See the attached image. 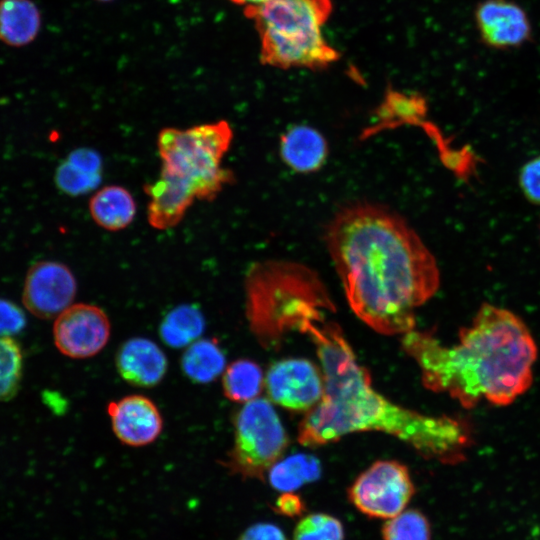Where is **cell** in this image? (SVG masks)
I'll use <instances>...</instances> for the list:
<instances>
[{"label":"cell","mask_w":540,"mask_h":540,"mask_svg":"<svg viewBox=\"0 0 540 540\" xmlns=\"http://www.w3.org/2000/svg\"><path fill=\"white\" fill-rule=\"evenodd\" d=\"M325 243L356 316L384 335L415 327V311L440 284L434 255L413 228L380 205L341 209Z\"/></svg>","instance_id":"cell-1"},{"label":"cell","mask_w":540,"mask_h":540,"mask_svg":"<svg viewBox=\"0 0 540 540\" xmlns=\"http://www.w3.org/2000/svg\"><path fill=\"white\" fill-rule=\"evenodd\" d=\"M320 314L298 332L316 347L324 380L321 400L301 420L297 440L315 447L357 432H382L405 442L420 456L442 464L466 459L473 442L469 423L447 415H427L400 406L376 391L340 326Z\"/></svg>","instance_id":"cell-2"},{"label":"cell","mask_w":540,"mask_h":540,"mask_svg":"<svg viewBox=\"0 0 540 540\" xmlns=\"http://www.w3.org/2000/svg\"><path fill=\"white\" fill-rule=\"evenodd\" d=\"M401 343L419 366L424 386L449 394L465 408L482 398L510 405L533 382L538 349L530 330L518 315L490 303L479 307L452 347L414 329L403 334Z\"/></svg>","instance_id":"cell-3"},{"label":"cell","mask_w":540,"mask_h":540,"mask_svg":"<svg viewBox=\"0 0 540 540\" xmlns=\"http://www.w3.org/2000/svg\"><path fill=\"white\" fill-rule=\"evenodd\" d=\"M245 311L261 346L275 349L307 316L334 310L328 291L309 267L284 260L253 263L246 272Z\"/></svg>","instance_id":"cell-4"},{"label":"cell","mask_w":540,"mask_h":540,"mask_svg":"<svg viewBox=\"0 0 540 540\" xmlns=\"http://www.w3.org/2000/svg\"><path fill=\"white\" fill-rule=\"evenodd\" d=\"M331 0H268L246 8L260 35L261 62L280 69H323L339 52L323 36Z\"/></svg>","instance_id":"cell-5"},{"label":"cell","mask_w":540,"mask_h":540,"mask_svg":"<svg viewBox=\"0 0 540 540\" xmlns=\"http://www.w3.org/2000/svg\"><path fill=\"white\" fill-rule=\"evenodd\" d=\"M232 139L233 131L224 120L186 129L163 128L157 137L160 172L179 180L196 200L212 201L234 182L232 171L222 167Z\"/></svg>","instance_id":"cell-6"},{"label":"cell","mask_w":540,"mask_h":540,"mask_svg":"<svg viewBox=\"0 0 540 540\" xmlns=\"http://www.w3.org/2000/svg\"><path fill=\"white\" fill-rule=\"evenodd\" d=\"M234 439L222 465L242 479L263 481L288 446V436L271 402L257 397L234 416Z\"/></svg>","instance_id":"cell-7"},{"label":"cell","mask_w":540,"mask_h":540,"mask_svg":"<svg viewBox=\"0 0 540 540\" xmlns=\"http://www.w3.org/2000/svg\"><path fill=\"white\" fill-rule=\"evenodd\" d=\"M415 492L406 465L378 460L356 477L347 489V498L364 516L387 520L405 510Z\"/></svg>","instance_id":"cell-8"},{"label":"cell","mask_w":540,"mask_h":540,"mask_svg":"<svg viewBox=\"0 0 540 540\" xmlns=\"http://www.w3.org/2000/svg\"><path fill=\"white\" fill-rule=\"evenodd\" d=\"M110 334L111 324L104 310L87 303L69 306L56 317L53 326L57 349L73 359L98 354L106 346Z\"/></svg>","instance_id":"cell-9"},{"label":"cell","mask_w":540,"mask_h":540,"mask_svg":"<svg viewBox=\"0 0 540 540\" xmlns=\"http://www.w3.org/2000/svg\"><path fill=\"white\" fill-rule=\"evenodd\" d=\"M269 399L286 409L309 411L322 398V372L309 360L287 358L274 362L264 379Z\"/></svg>","instance_id":"cell-10"},{"label":"cell","mask_w":540,"mask_h":540,"mask_svg":"<svg viewBox=\"0 0 540 540\" xmlns=\"http://www.w3.org/2000/svg\"><path fill=\"white\" fill-rule=\"evenodd\" d=\"M77 282L65 264L41 261L30 267L23 287V303L35 316L51 319L72 305Z\"/></svg>","instance_id":"cell-11"},{"label":"cell","mask_w":540,"mask_h":540,"mask_svg":"<svg viewBox=\"0 0 540 540\" xmlns=\"http://www.w3.org/2000/svg\"><path fill=\"white\" fill-rule=\"evenodd\" d=\"M481 42L496 50L523 46L532 39V26L525 9L513 0H482L474 10Z\"/></svg>","instance_id":"cell-12"},{"label":"cell","mask_w":540,"mask_h":540,"mask_svg":"<svg viewBox=\"0 0 540 540\" xmlns=\"http://www.w3.org/2000/svg\"><path fill=\"white\" fill-rule=\"evenodd\" d=\"M117 439L131 447L146 446L162 432L163 419L158 407L143 395H128L107 406Z\"/></svg>","instance_id":"cell-13"},{"label":"cell","mask_w":540,"mask_h":540,"mask_svg":"<svg viewBox=\"0 0 540 540\" xmlns=\"http://www.w3.org/2000/svg\"><path fill=\"white\" fill-rule=\"evenodd\" d=\"M115 365L124 381L140 388L158 385L168 369L167 357L161 348L144 337H133L122 343Z\"/></svg>","instance_id":"cell-14"},{"label":"cell","mask_w":540,"mask_h":540,"mask_svg":"<svg viewBox=\"0 0 540 540\" xmlns=\"http://www.w3.org/2000/svg\"><path fill=\"white\" fill-rule=\"evenodd\" d=\"M144 191L150 199L147 219L150 226L157 230L177 226L196 200L189 188L163 172L156 181L146 184Z\"/></svg>","instance_id":"cell-15"},{"label":"cell","mask_w":540,"mask_h":540,"mask_svg":"<svg viewBox=\"0 0 540 540\" xmlns=\"http://www.w3.org/2000/svg\"><path fill=\"white\" fill-rule=\"evenodd\" d=\"M280 154L293 170L309 173L323 166L328 147L325 138L314 128L296 126L281 137Z\"/></svg>","instance_id":"cell-16"},{"label":"cell","mask_w":540,"mask_h":540,"mask_svg":"<svg viewBox=\"0 0 540 540\" xmlns=\"http://www.w3.org/2000/svg\"><path fill=\"white\" fill-rule=\"evenodd\" d=\"M88 207L93 221L112 232L127 228L136 214V203L132 194L119 185H108L99 189L91 197Z\"/></svg>","instance_id":"cell-17"},{"label":"cell","mask_w":540,"mask_h":540,"mask_svg":"<svg viewBox=\"0 0 540 540\" xmlns=\"http://www.w3.org/2000/svg\"><path fill=\"white\" fill-rule=\"evenodd\" d=\"M41 26L39 9L31 0H0V40L13 47L32 42Z\"/></svg>","instance_id":"cell-18"},{"label":"cell","mask_w":540,"mask_h":540,"mask_svg":"<svg viewBox=\"0 0 540 540\" xmlns=\"http://www.w3.org/2000/svg\"><path fill=\"white\" fill-rule=\"evenodd\" d=\"M226 358L215 338L198 339L191 343L180 361L183 374L193 383L208 384L225 370Z\"/></svg>","instance_id":"cell-19"},{"label":"cell","mask_w":540,"mask_h":540,"mask_svg":"<svg viewBox=\"0 0 540 540\" xmlns=\"http://www.w3.org/2000/svg\"><path fill=\"white\" fill-rule=\"evenodd\" d=\"M205 319L194 304H181L170 310L159 325L161 340L169 347L189 346L202 335Z\"/></svg>","instance_id":"cell-20"},{"label":"cell","mask_w":540,"mask_h":540,"mask_svg":"<svg viewBox=\"0 0 540 540\" xmlns=\"http://www.w3.org/2000/svg\"><path fill=\"white\" fill-rule=\"evenodd\" d=\"M320 475L319 460L301 453L276 462L268 472V480L274 489L289 492L317 480Z\"/></svg>","instance_id":"cell-21"},{"label":"cell","mask_w":540,"mask_h":540,"mask_svg":"<svg viewBox=\"0 0 540 540\" xmlns=\"http://www.w3.org/2000/svg\"><path fill=\"white\" fill-rule=\"evenodd\" d=\"M263 382L262 370L256 362L238 359L230 363L223 372V393L230 401L247 403L258 397Z\"/></svg>","instance_id":"cell-22"},{"label":"cell","mask_w":540,"mask_h":540,"mask_svg":"<svg viewBox=\"0 0 540 540\" xmlns=\"http://www.w3.org/2000/svg\"><path fill=\"white\" fill-rule=\"evenodd\" d=\"M382 540H432V526L419 509L406 508L383 523Z\"/></svg>","instance_id":"cell-23"},{"label":"cell","mask_w":540,"mask_h":540,"mask_svg":"<svg viewBox=\"0 0 540 540\" xmlns=\"http://www.w3.org/2000/svg\"><path fill=\"white\" fill-rule=\"evenodd\" d=\"M293 540H344L342 521L329 513L312 512L300 517L294 526Z\"/></svg>","instance_id":"cell-24"},{"label":"cell","mask_w":540,"mask_h":540,"mask_svg":"<svg viewBox=\"0 0 540 540\" xmlns=\"http://www.w3.org/2000/svg\"><path fill=\"white\" fill-rule=\"evenodd\" d=\"M22 369L23 356L17 342L9 337H0V401L16 394Z\"/></svg>","instance_id":"cell-25"},{"label":"cell","mask_w":540,"mask_h":540,"mask_svg":"<svg viewBox=\"0 0 540 540\" xmlns=\"http://www.w3.org/2000/svg\"><path fill=\"white\" fill-rule=\"evenodd\" d=\"M54 181L61 192L80 196L95 190L102 181V174L89 172L65 159L57 167Z\"/></svg>","instance_id":"cell-26"},{"label":"cell","mask_w":540,"mask_h":540,"mask_svg":"<svg viewBox=\"0 0 540 540\" xmlns=\"http://www.w3.org/2000/svg\"><path fill=\"white\" fill-rule=\"evenodd\" d=\"M518 182L524 197L530 203L540 205V155L524 163Z\"/></svg>","instance_id":"cell-27"},{"label":"cell","mask_w":540,"mask_h":540,"mask_svg":"<svg viewBox=\"0 0 540 540\" xmlns=\"http://www.w3.org/2000/svg\"><path fill=\"white\" fill-rule=\"evenodd\" d=\"M26 325L24 312L15 303L0 299V337L19 333Z\"/></svg>","instance_id":"cell-28"},{"label":"cell","mask_w":540,"mask_h":540,"mask_svg":"<svg viewBox=\"0 0 540 540\" xmlns=\"http://www.w3.org/2000/svg\"><path fill=\"white\" fill-rule=\"evenodd\" d=\"M307 508L303 498L294 491L282 492L273 504V511L287 518H300Z\"/></svg>","instance_id":"cell-29"},{"label":"cell","mask_w":540,"mask_h":540,"mask_svg":"<svg viewBox=\"0 0 540 540\" xmlns=\"http://www.w3.org/2000/svg\"><path fill=\"white\" fill-rule=\"evenodd\" d=\"M237 540H288L280 526L270 522H257L247 527Z\"/></svg>","instance_id":"cell-30"},{"label":"cell","mask_w":540,"mask_h":540,"mask_svg":"<svg viewBox=\"0 0 540 540\" xmlns=\"http://www.w3.org/2000/svg\"><path fill=\"white\" fill-rule=\"evenodd\" d=\"M66 159L71 163L86 169L89 172L102 174V158L97 151L91 148H77L71 151Z\"/></svg>","instance_id":"cell-31"},{"label":"cell","mask_w":540,"mask_h":540,"mask_svg":"<svg viewBox=\"0 0 540 540\" xmlns=\"http://www.w3.org/2000/svg\"><path fill=\"white\" fill-rule=\"evenodd\" d=\"M236 4L243 5L246 8L260 5L268 0H231Z\"/></svg>","instance_id":"cell-32"},{"label":"cell","mask_w":540,"mask_h":540,"mask_svg":"<svg viewBox=\"0 0 540 540\" xmlns=\"http://www.w3.org/2000/svg\"><path fill=\"white\" fill-rule=\"evenodd\" d=\"M101 1H109V0H101Z\"/></svg>","instance_id":"cell-33"}]
</instances>
